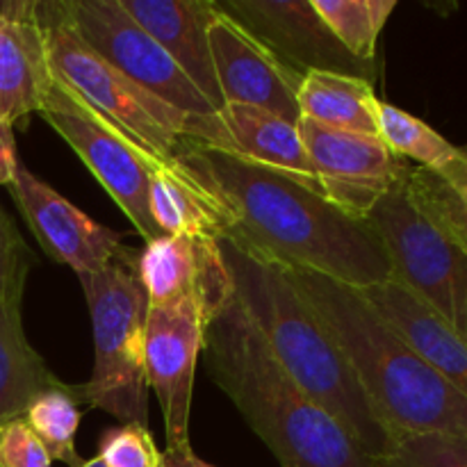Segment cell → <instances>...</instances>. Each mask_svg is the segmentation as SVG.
I'll use <instances>...</instances> for the list:
<instances>
[{
  "label": "cell",
  "instance_id": "cell-26",
  "mask_svg": "<svg viewBox=\"0 0 467 467\" xmlns=\"http://www.w3.org/2000/svg\"><path fill=\"white\" fill-rule=\"evenodd\" d=\"M377 467H467V438L418 433L392 442Z\"/></svg>",
  "mask_w": 467,
  "mask_h": 467
},
{
  "label": "cell",
  "instance_id": "cell-10",
  "mask_svg": "<svg viewBox=\"0 0 467 467\" xmlns=\"http://www.w3.org/2000/svg\"><path fill=\"white\" fill-rule=\"evenodd\" d=\"M219 306L203 296H185L155 306L146 315L144 372L149 390L160 400L167 431V450H185L190 442L192 392L196 360L203 354L205 328Z\"/></svg>",
  "mask_w": 467,
  "mask_h": 467
},
{
  "label": "cell",
  "instance_id": "cell-30",
  "mask_svg": "<svg viewBox=\"0 0 467 467\" xmlns=\"http://www.w3.org/2000/svg\"><path fill=\"white\" fill-rule=\"evenodd\" d=\"M18 167H21V162H18L14 126L0 119V185L7 187L14 181V173Z\"/></svg>",
  "mask_w": 467,
  "mask_h": 467
},
{
  "label": "cell",
  "instance_id": "cell-29",
  "mask_svg": "<svg viewBox=\"0 0 467 467\" xmlns=\"http://www.w3.org/2000/svg\"><path fill=\"white\" fill-rule=\"evenodd\" d=\"M0 467H53L48 451L23 420L0 429Z\"/></svg>",
  "mask_w": 467,
  "mask_h": 467
},
{
  "label": "cell",
  "instance_id": "cell-11",
  "mask_svg": "<svg viewBox=\"0 0 467 467\" xmlns=\"http://www.w3.org/2000/svg\"><path fill=\"white\" fill-rule=\"evenodd\" d=\"M296 126L322 194L356 219L368 217L409 169L379 135L336 130L306 117Z\"/></svg>",
  "mask_w": 467,
  "mask_h": 467
},
{
  "label": "cell",
  "instance_id": "cell-4",
  "mask_svg": "<svg viewBox=\"0 0 467 467\" xmlns=\"http://www.w3.org/2000/svg\"><path fill=\"white\" fill-rule=\"evenodd\" d=\"M233 292L292 381L322 406L351 441L372 459L390 451L383 429L358 379L308 301L287 281L281 265L219 240Z\"/></svg>",
  "mask_w": 467,
  "mask_h": 467
},
{
  "label": "cell",
  "instance_id": "cell-6",
  "mask_svg": "<svg viewBox=\"0 0 467 467\" xmlns=\"http://www.w3.org/2000/svg\"><path fill=\"white\" fill-rule=\"evenodd\" d=\"M36 18L55 80L80 96L155 160L176 162L190 137V114L178 112L141 89L94 53L68 21L64 0H36Z\"/></svg>",
  "mask_w": 467,
  "mask_h": 467
},
{
  "label": "cell",
  "instance_id": "cell-7",
  "mask_svg": "<svg viewBox=\"0 0 467 467\" xmlns=\"http://www.w3.org/2000/svg\"><path fill=\"white\" fill-rule=\"evenodd\" d=\"M365 222L383 242L395 281L467 342V251L463 246L420 208L404 178L374 203Z\"/></svg>",
  "mask_w": 467,
  "mask_h": 467
},
{
  "label": "cell",
  "instance_id": "cell-1",
  "mask_svg": "<svg viewBox=\"0 0 467 467\" xmlns=\"http://www.w3.org/2000/svg\"><path fill=\"white\" fill-rule=\"evenodd\" d=\"M178 162L222 203L228 219L223 240L354 290L395 278L374 228L333 205L317 185L192 140Z\"/></svg>",
  "mask_w": 467,
  "mask_h": 467
},
{
  "label": "cell",
  "instance_id": "cell-2",
  "mask_svg": "<svg viewBox=\"0 0 467 467\" xmlns=\"http://www.w3.org/2000/svg\"><path fill=\"white\" fill-rule=\"evenodd\" d=\"M327 327L392 442L418 433L467 438V400L429 368L363 292L322 274L283 267Z\"/></svg>",
  "mask_w": 467,
  "mask_h": 467
},
{
  "label": "cell",
  "instance_id": "cell-23",
  "mask_svg": "<svg viewBox=\"0 0 467 467\" xmlns=\"http://www.w3.org/2000/svg\"><path fill=\"white\" fill-rule=\"evenodd\" d=\"M379 137L397 158L413 160L420 169L433 173H445L465 158V150L456 149L422 119L383 100L379 105Z\"/></svg>",
  "mask_w": 467,
  "mask_h": 467
},
{
  "label": "cell",
  "instance_id": "cell-31",
  "mask_svg": "<svg viewBox=\"0 0 467 467\" xmlns=\"http://www.w3.org/2000/svg\"><path fill=\"white\" fill-rule=\"evenodd\" d=\"M162 467H214V465L201 461L199 456L194 454L192 447H185V450H164Z\"/></svg>",
  "mask_w": 467,
  "mask_h": 467
},
{
  "label": "cell",
  "instance_id": "cell-19",
  "mask_svg": "<svg viewBox=\"0 0 467 467\" xmlns=\"http://www.w3.org/2000/svg\"><path fill=\"white\" fill-rule=\"evenodd\" d=\"M360 292L397 336L467 400V342L463 337L456 336L395 278Z\"/></svg>",
  "mask_w": 467,
  "mask_h": 467
},
{
  "label": "cell",
  "instance_id": "cell-13",
  "mask_svg": "<svg viewBox=\"0 0 467 467\" xmlns=\"http://www.w3.org/2000/svg\"><path fill=\"white\" fill-rule=\"evenodd\" d=\"M208 39L223 105H251L299 123L296 94L304 80L301 73L285 67L263 41L219 7L210 23Z\"/></svg>",
  "mask_w": 467,
  "mask_h": 467
},
{
  "label": "cell",
  "instance_id": "cell-8",
  "mask_svg": "<svg viewBox=\"0 0 467 467\" xmlns=\"http://www.w3.org/2000/svg\"><path fill=\"white\" fill-rule=\"evenodd\" d=\"M39 117L76 150L78 158L94 173L100 187L146 242L162 237V231L150 214L149 190L150 173L167 162H160L146 153L55 78Z\"/></svg>",
  "mask_w": 467,
  "mask_h": 467
},
{
  "label": "cell",
  "instance_id": "cell-5",
  "mask_svg": "<svg viewBox=\"0 0 467 467\" xmlns=\"http://www.w3.org/2000/svg\"><path fill=\"white\" fill-rule=\"evenodd\" d=\"M80 278L94 328V372L80 383L82 404L105 410L121 424L149 427L144 336L149 299L140 278V251L119 254Z\"/></svg>",
  "mask_w": 467,
  "mask_h": 467
},
{
  "label": "cell",
  "instance_id": "cell-17",
  "mask_svg": "<svg viewBox=\"0 0 467 467\" xmlns=\"http://www.w3.org/2000/svg\"><path fill=\"white\" fill-rule=\"evenodd\" d=\"M53 71L36 0L0 3V119L12 126L39 114Z\"/></svg>",
  "mask_w": 467,
  "mask_h": 467
},
{
  "label": "cell",
  "instance_id": "cell-22",
  "mask_svg": "<svg viewBox=\"0 0 467 467\" xmlns=\"http://www.w3.org/2000/svg\"><path fill=\"white\" fill-rule=\"evenodd\" d=\"M301 117L336 130L379 135V100L374 82L331 71H308L296 94Z\"/></svg>",
  "mask_w": 467,
  "mask_h": 467
},
{
  "label": "cell",
  "instance_id": "cell-3",
  "mask_svg": "<svg viewBox=\"0 0 467 467\" xmlns=\"http://www.w3.org/2000/svg\"><path fill=\"white\" fill-rule=\"evenodd\" d=\"M203 354L210 377L281 467H377L278 365L235 292L210 319Z\"/></svg>",
  "mask_w": 467,
  "mask_h": 467
},
{
  "label": "cell",
  "instance_id": "cell-21",
  "mask_svg": "<svg viewBox=\"0 0 467 467\" xmlns=\"http://www.w3.org/2000/svg\"><path fill=\"white\" fill-rule=\"evenodd\" d=\"M62 386L27 342L21 304H0V429L26 418L32 401Z\"/></svg>",
  "mask_w": 467,
  "mask_h": 467
},
{
  "label": "cell",
  "instance_id": "cell-12",
  "mask_svg": "<svg viewBox=\"0 0 467 467\" xmlns=\"http://www.w3.org/2000/svg\"><path fill=\"white\" fill-rule=\"evenodd\" d=\"M217 7L301 76L331 71L374 80L377 64L356 59L331 35L313 0H217Z\"/></svg>",
  "mask_w": 467,
  "mask_h": 467
},
{
  "label": "cell",
  "instance_id": "cell-15",
  "mask_svg": "<svg viewBox=\"0 0 467 467\" xmlns=\"http://www.w3.org/2000/svg\"><path fill=\"white\" fill-rule=\"evenodd\" d=\"M187 140L226 150V153L276 169V171L290 173L319 187L313 164L306 153L304 140H301L299 126L267 109L226 103L208 117H192Z\"/></svg>",
  "mask_w": 467,
  "mask_h": 467
},
{
  "label": "cell",
  "instance_id": "cell-14",
  "mask_svg": "<svg viewBox=\"0 0 467 467\" xmlns=\"http://www.w3.org/2000/svg\"><path fill=\"white\" fill-rule=\"evenodd\" d=\"M7 190L44 254L71 267L76 276L103 269L123 246L119 233L87 217L23 164Z\"/></svg>",
  "mask_w": 467,
  "mask_h": 467
},
{
  "label": "cell",
  "instance_id": "cell-9",
  "mask_svg": "<svg viewBox=\"0 0 467 467\" xmlns=\"http://www.w3.org/2000/svg\"><path fill=\"white\" fill-rule=\"evenodd\" d=\"M64 9L80 39L141 89L190 117L217 112L119 0H64Z\"/></svg>",
  "mask_w": 467,
  "mask_h": 467
},
{
  "label": "cell",
  "instance_id": "cell-25",
  "mask_svg": "<svg viewBox=\"0 0 467 467\" xmlns=\"http://www.w3.org/2000/svg\"><path fill=\"white\" fill-rule=\"evenodd\" d=\"M313 7L356 59L374 64L379 36L397 9V0H313Z\"/></svg>",
  "mask_w": 467,
  "mask_h": 467
},
{
  "label": "cell",
  "instance_id": "cell-28",
  "mask_svg": "<svg viewBox=\"0 0 467 467\" xmlns=\"http://www.w3.org/2000/svg\"><path fill=\"white\" fill-rule=\"evenodd\" d=\"M35 255L0 205V304H21Z\"/></svg>",
  "mask_w": 467,
  "mask_h": 467
},
{
  "label": "cell",
  "instance_id": "cell-27",
  "mask_svg": "<svg viewBox=\"0 0 467 467\" xmlns=\"http://www.w3.org/2000/svg\"><path fill=\"white\" fill-rule=\"evenodd\" d=\"M99 459L105 467H162V451L149 427L121 424L100 436Z\"/></svg>",
  "mask_w": 467,
  "mask_h": 467
},
{
  "label": "cell",
  "instance_id": "cell-32",
  "mask_svg": "<svg viewBox=\"0 0 467 467\" xmlns=\"http://www.w3.org/2000/svg\"><path fill=\"white\" fill-rule=\"evenodd\" d=\"M80 467H105V463H103V461L99 459V456H96V459H89V461H85V463H82Z\"/></svg>",
  "mask_w": 467,
  "mask_h": 467
},
{
  "label": "cell",
  "instance_id": "cell-20",
  "mask_svg": "<svg viewBox=\"0 0 467 467\" xmlns=\"http://www.w3.org/2000/svg\"><path fill=\"white\" fill-rule=\"evenodd\" d=\"M149 203L162 235L223 240L228 219L213 192L181 162L160 164L150 173Z\"/></svg>",
  "mask_w": 467,
  "mask_h": 467
},
{
  "label": "cell",
  "instance_id": "cell-24",
  "mask_svg": "<svg viewBox=\"0 0 467 467\" xmlns=\"http://www.w3.org/2000/svg\"><path fill=\"white\" fill-rule=\"evenodd\" d=\"M78 404H82L80 386L62 383L59 388L41 392L23 418V422L48 451L50 461H59L67 467H80L85 463L76 450V433L80 427Z\"/></svg>",
  "mask_w": 467,
  "mask_h": 467
},
{
  "label": "cell",
  "instance_id": "cell-16",
  "mask_svg": "<svg viewBox=\"0 0 467 467\" xmlns=\"http://www.w3.org/2000/svg\"><path fill=\"white\" fill-rule=\"evenodd\" d=\"M140 278L150 308L203 296L222 306L233 295V281L217 240L162 235L140 251Z\"/></svg>",
  "mask_w": 467,
  "mask_h": 467
},
{
  "label": "cell",
  "instance_id": "cell-18",
  "mask_svg": "<svg viewBox=\"0 0 467 467\" xmlns=\"http://www.w3.org/2000/svg\"><path fill=\"white\" fill-rule=\"evenodd\" d=\"M121 7L162 46L164 53L194 82L196 89L223 108L214 73L208 30L217 14L214 0H119Z\"/></svg>",
  "mask_w": 467,
  "mask_h": 467
}]
</instances>
